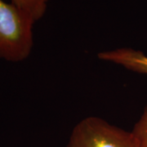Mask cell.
Instances as JSON below:
<instances>
[{
  "instance_id": "3",
  "label": "cell",
  "mask_w": 147,
  "mask_h": 147,
  "mask_svg": "<svg viewBox=\"0 0 147 147\" xmlns=\"http://www.w3.org/2000/svg\"><path fill=\"white\" fill-rule=\"evenodd\" d=\"M100 60L120 65L131 71L147 74V56L128 47L118 48L98 54Z\"/></svg>"
},
{
  "instance_id": "2",
  "label": "cell",
  "mask_w": 147,
  "mask_h": 147,
  "mask_svg": "<svg viewBox=\"0 0 147 147\" xmlns=\"http://www.w3.org/2000/svg\"><path fill=\"white\" fill-rule=\"evenodd\" d=\"M65 147H137L131 131L88 117L74 127Z\"/></svg>"
},
{
  "instance_id": "5",
  "label": "cell",
  "mask_w": 147,
  "mask_h": 147,
  "mask_svg": "<svg viewBox=\"0 0 147 147\" xmlns=\"http://www.w3.org/2000/svg\"><path fill=\"white\" fill-rule=\"evenodd\" d=\"M131 132L137 147H147V108Z\"/></svg>"
},
{
  "instance_id": "1",
  "label": "cell",
  "mask_w": 147,
  "mask_h": 147,
  "mask_svg": "<svg viewBox=\"0 0 147 147\" xmlns=\"http://www.w3.org/2000/svg\"><path fill=\"white\" fill-rule=\"evenodd\" d=\"M34 21L11 3L0 0V59L19 62L34 47Z\"/></svg>"
},
{
  "instance_id": "4",
  "label": "cell",
  "mask_w": 147,
  "mask_h": 147,
  "mask_svg": "<svg viewBox=\"0 0 147 147\" xmlns=\"http://www.w3.org/2000/svg\"><path fill=\"white\" fill-rule=\"evenodd\" d=\"M50 0H11V3L24 11L34 22L44 16Z\"/></svg>"
}]
</instances>
